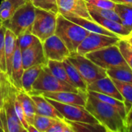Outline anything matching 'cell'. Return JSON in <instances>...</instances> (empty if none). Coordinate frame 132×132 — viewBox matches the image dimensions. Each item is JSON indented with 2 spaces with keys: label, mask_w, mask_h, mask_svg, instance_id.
I'll return each instance as SVG.
<instances>
[{
  "label": "cell",
  "mask_w": 132,
  "mask_h": 132,
  "mask_svg": "<svg viewBox=\"0 0 132 132\" xmlns=\"http://www.w3.org/2000/svg\"><path fill=\"white\" fill-rule=\"evenodd\" d=\"M87 94L85 108L105 128L107 132H128L126 121L114 108Z\"/></svg>",
  "instance_id": "1"
},
{
  "label": "cell",
  "mask_w": 132,
  "mask_h": 132,
  "mask_svg": "<svg viewBox=\"0 0 132 132\" xmlns=\"http://www.w3.org/2000/svg\"><path fill=\"white\" fill-rule=\"evenodd\" d=\"M0 87L2 99V109L6 116L8 132H26L15 110L14 101L19 90L9 80L7 74L0 71Z\"/></svg>",
  "instance_id": "2"
},
{
  "label": "cell",
  "mask_w": 132,
  "mask_h": 132,
  "mask_svg": "<svg viewBox=\"0 0 132 132\" xmlns=\"http://www.w3.org/2000/svg\"><path fill=\"white\" fill-rule=\"evenodd\" d=\"M90 33L80 25L58 14L55 34L64 43L70 52L77 53V48L84 39Z\"/></svg>",
  "instance_id": "3"
},
{
  "label": "cell",
  "mask_w": 132,
  "mask_h": 132,
  "mask_svg": "<svg viewBox=\"0 0 132 132\" xmlns=\"http://www.w3.org/2000/svg\"><path fill=\"white\" fill-rule=\"evenodd\" d=\"M35 16L36 7L31 1H27L16 10L10 19L2 23L16 36H19L26 32H32Z\"/></svg>",
  "instance_id": "4"
},
{
  "label": "cell",
  "mask_w": 132,
  "mask_h": 132,
  "mask_svg": "<svg viewBox=\"0 0 132 132\" xmlns=\"http://www.w3.org/2000/svg\"><path fill=\"white\" fill-rule=\"evenodd\" d=\"M72 91L80 92L72 85L57 79L50 72L47 66L41 70L37 79L32 86V91L29 94H39L42 92Z\"/></svg>",
  "instance_id": "5"
},
{
  "label": "cell",
  "mask_w": 132,
  "mask_h": 132,
  "mask_svg": "<svg viewBox=\"0 0 132 132\" xmlns=\"http://www.w3.org/2000/svg\"><path fill=\"white\" fill-rule=\"evenodd\" d=\"M67 59L79 71L87 84V86L108 76L105 69L99 67L85 56L78 54L77 53H72Z\"/></svg>",
  "instance_id": "6"
},
{
  "label": "cell",
  "mask_w": 132,
  "mask_h": 132,
  "mask_svg": "<svg viewBox=\"0 0 132 132\" xmlns=\"http://www.w3.org/2000/svg\"><path fill=\"white\" fill-rule=\"evenodd\" d=\"M84 56L105 70L119 66L128 65L120 52L118 44L88 53Z\"/></svg>",
  "instance_id": "7"
},
{
  "label": "cell",
  "mask_w": 132,
  "mask_h": 132,
  "mask_svg": "<svg viewBox=\"0 0 132 132\" xmlns=\"http://www.w3.org/2000/svg\"><path fill=\"white\" fill-rule=\"evenodd\" d=\"M57 15L36 8V16L32 28V33L37 36L42 43L55 34Z\"/></svg>",
  "instance_id": "8"
},
{
  "label": "cell",
  "mask_w": 132,
  "mask_h": 132,
  "mask_svg": "<svg viewBox=\"0 0 132 132\" xmlns=\"http://www.w3.org/2000/svg\"><path fill=\"white\" fill-rule=\"evenodd\" d=\"M48 100L59 111V112L66 120L90 124H100L98 121L84 106L63 104L54 100Z\"/></svg>",
  "instance_id": "9"
},
{
  "label": "cell",
  "mask_w": 132,
  "mask_h": 132,
  "mask_svg": "<svg viewBox=\"0 0 132 132\" xmlns=\"http://www.w3.org/2000/svg\"><path fill=\"white\" fill-rule=\"evenodd\" d=\"M120 39L121 38L118 36H110L103 34L90 32L79 45L77 53L84 56L88 53L118 44Z\"/></svg>",
  "instance_id": "10"
},
{
  "label": "cell",
  "mask_w": 132,
  "mask_h": 132,
  "mask_svg": "<svg viewBox=\"0 0 132 132\" xmlns=\"http://www.w3.org/2000/svg\"><path fill=\"white\" fill-rule=\"evenodd\" d=\"M43 51L48 60L63 62L70 56V52L64 43L56 35H53L43 43Z\"/></svg>",
  "instance_id": "11"
},
{
  "label": "cell",
  "mask_w": 132,
  "mask_h": 132,
  "mask_svg": "<svg viewBox=\"0 0 132 132\" xmlns=\"http://www.w3.org/2000/svg\"><path fill=\"white\" fill-rule=\"evenodd\" d=\"M59 14L64 17H80L93 19L86 0H56Z\"/></svg>",
  "instance_id": "12"
},
{
  "label": "cell",
  "mask_w": 132,
  "mask_h": 132,
  "mask_svg": "<svg viewBox=\"0 0 132 132\" xmlns=\"http://www.w3.org/2000/svg\"><path fill=\"white\" fill-rule=\"evenodd\" d=\"M43 97L48 99L54 100L56 101L67 104H75L85 107L87 93L84 92H72V91H56V92H42Z\"/></svg>",
  "instance_id": "13"
},
{
  "label": "cell",
  "mask_w": 132,
  "mask_h": 132,
  "mask_svg": "<svg viewBox=\"0 0 132 132\" xmlns=\"http://www.w3.org/2000/svg\"><path fill=\"white\" fill-rule=\"evenodd\" d=\"M22 53V60L24 70L36 65H46L48 60L46 59L42 43L35 44Z\"/></svg>",
  "instance_id": "14"
},
{
  "label": "cell",
  "mask_w": 132,
  "mask_h": 132,
  "mask_svg": "<svg viewBox=\"0 0 132 132\" xmlns=\"http://www.w3.org/2000/svg\"><path fill=\"white\" fill-rule=\"evenodd\" d=\"M87 91H94L105 95L113 97L119 101L124 102L122 95L118 91L117 87L114 84L112 79L107 76L104 78L99 79L87 86Z\"/></svg>",
  "instance_id": "15"
},
{
  "label": "cell",
  "mask_w": 132,
  "mask_h": 132,
  "mask_svg": "<svg viewBox=\"0 0 132 132\" xmlns=\"http://www.w3.org/2000/svg\"><path fill=\"white\" fill-rule=\"evenodd\" d=\"M34 102L36 113L53 118H63L59 111L42 94H29Z\"/></svg>",
  "instance_id": "16"
},
{
  "label": "cell",
  "mask_w": 132,
  "mask_h": 132,
  "mask_svg": "<svg viewBox=\"0 0 132 132\" xmlns=\"http://www.w3.org/2000/svg\"><path fill=\"white\" fill-rule=\"evenodd\" d=\"M23 71H24V68L22 60V53L16 42V46H15V53L12 60V75L9 80L19 90H23L22 87V77Z\"/></svg>",
  "instance_id": "17"
},
{
  "label": "cell",
  "mask_w": 132,
  "mask_h": 132,
  "mask_svg": "<svg viewBox=\"0 0 132 132\" xmlns=\"http://www.w3.org/2000/svg\"><path fill=\"white\" fill-rule=\"evenodd\" d=\"M17 36L9 29L6 28L5 36V59L6 65V74L10 80L12 75V60L16 46Z\"/></svg>",
  "instance_id": "18"
},
{
  "label": "cell",
  "mask_w": 132,
  "mask_h": 132,
  "mask_svg": "<svg viewBox=\"0 0 132 132\" xmlns=\"http://www.w3.org/2000/svg\"><path fill=\"white\" fill-rule=\"evenodd\" d=\"M90 15H91L92 19L96 22H97L98 24L104 27L106 29L115 33L120 38H124V37L129 36L130 32L121 22L112 20V19H105L95 14H90Z\"/></svg>",
  "instance_id": "19"
},
{
  "label": "cell",
  "mask_w": 132,
  "mask_h": 132,
  "mask_svg": "<svg viewBox=\"0 0 132 132\" xmlns=\"http://www.w3.org/2000/svg\"><path fill=\"white\" fill-rule=\"evenodd\" d=\"M66 18L80 25V26H82L83 28H84L90 32L103 34V35H107L110 36H118L115 33L106 29L104 27H103L102 26L96 22L94 19H87L80 18V17H66Z\"/></svg>",
  "instance_id": "20"
},
{
  "label": "cell",
  "mask_w": 132,
  "mask_h": 132,
  "mask_svg": "<svg viewBox=\"0 0 132 132\" xmlns=\"http://www.w3.org/2000/svg\"><path fill=\"white\" fill-rule=\"evenodd\" d=\"M68 77L72 83V85L80 92L87 93V84L82 77L77 68L68 60V59L63 61Z\"/></svg>",
  "instance_id": "21"
},
{
  "label": "cell",
  "mask_w": 132,
  "mask_h": 132,
  "mask_svg": "<svg viewBox=\"0 0 132 132\" xmlns=\"http://www.w3.org/2000/svg\"><path fill=\"white\" fill-rule=\"evenodd\" d=\"M18 99L21 102L22 109L25 113L26 119L29 125H33L34 118L36 114V108L33 101L32 100L30 95L23 91V90H18L16 94Z\"/></svg>",
  "instance_id": "22"
},
{
  "label": "cell",
  "mask_w": 132,
  "mask_h": 132,
  "mask_svg": "<svg viewBox=\"0 0 132 132\" xmlns=\"http://www.w3.org/2000/svg\"><path fill=\"white\" fill-rule=\"evenodd\" d=\"M44 66L46 65H36L24 70L22 77V87L23 91L28 94H30L32 91L33 84Z\"/></svg>",
  "instance_id": "23"
},
{
  "label": "cell",
  "mask_w": 132,
  "mask_h": 132,
  "mask_svg": "<svg viewBox=\"0 0 132 132\" xmlns=\"http://www.w3.org/2000/svg\"><path fill=\"white\" fill-rule=\"evenodd\" d=\"M28 0H2L0 3V22L11 19L16 10Z\"/></svg>",
  "instance_id": "24"
},
{
  "label": "cell",
  "mask_w": 132,
  "mask_h": 132,
  "mask_svg": "<svg viewBox=\"0 0 132 132\" xmlns=\"http://www.w3.org/2000/svg\"><path fill=\"white\" fill-rule=\"evenodd\" d=\"M107 74L112 79L132 84V70L129 66H119L106 70Z\"/></svg>",
  "instance_id": "25"
},
{
  "label": "cell",
  "mask_w": 132,
  "mask_h": 132,
  "mask_svg": "<svg viewBox=\"0 0 132 132\" xmlns=\"http://www.w3.org/2000/svg\"><path fill=\"white\" fill-rule=\"evenodd\" d=\"M90 94L93 95L94 97H97V99L101 100L103 102H105L107 104H108L109 105L112 106L113 108H114L121 115V117L126 121L127 119V112H126V109H125V106L123 101H119L113 97L108 96V95H105L101 93H97V92H94V91H87ZM127 122V121H126Z\"/></svg>",
  "instance_id": "26"
},
{
  "label": "cell",
  "mask_w": 132,
  "mask_h": 132,
  "mask_svg": "<svg viewBox=\"0 0 132 132\" xmlns=\"http://www.w3.org/2000/svg\"><path fill=\"white\" fill-rule=\"evenodd\" d=\"M112 80L124 98V104L128 114L132 107V84L119 81L115 79H112Z\"/></svg>",
  "instance_id": "27"
},
{
  "label": "cell",
  "mask_w": 132,
  "mask_h": 132,
  "mask_svg": "<svg viewBox=\"0 0 132 132\" xmlns=\"http://www.w3.org/2000/svg\"><path fill=\"white\" fill-rule=\"evenodd\" d=\"M46 66L49 68V70H50V72L53 73V75L55 76L57 79L72 85V83L68 77V74L67 73V70L65 69V67H64L63 62L48 60Z\"/></svg>",
  "instance_id": "28"
},
{
  "label": "cell",
  "mask_w": 132,
  "mask_h": 132,
  "mask_svg": "<svg viewBox=\"0 0 132 132\" xmlns=\"http://www.w3.org/2000/svg\"><path fill=\"white\" fill-rule=\"evenodd\" d=\"M121 20V24L131 32L132 31V7L123 4H117L114 8Z\"/></svg>",
  "instance_id": "29"
},
{
  "label": "cell",
  "mask_w": 132,
  "mask_h": 132,
  "mask_svg": "<svg viewBox=\"0 0 132 132\" xmlns=\"http://www.w3.org/2000/svg\"><path fill=\"white\" fill-rule=\"evenodd\" d=\"M70 125L73 132H107L105 128L101 124H90L67 120Z\"/></svg>",
  "instance_id": "30"
},
{
  "label": "cell",
  "mask_w": 132,
  "mask_h": 132,
  "mask_svg": "<svg viewBox=\"0 0 132 132\" xmlns=\"http://www.w3.org/2000/svg\"><path fill=\"white\" fill-rule=\"evenodd\" d=\"M57 118H53L47 116L36 114L34 118L33 125L36 128L39 132H47L51 126L56 122Z\"/></svg>",
  "instance_id": "31"
},
{
  "label": "cell",
  "mask_w": 132,
  "mask_h": 132,
  "mask_svg": "<svg viewBox=\"0 0 132 132\" xmlns=\"http://www.w3.org/2000/svg\"><path fill=\"white\" fill-rule=\"evenodd\" d=\"M39 43L42 42L32 32H26L17 36V44L19 45L21 51H23L26 49Z\"/></svg>",
  "instance_id": "32"
},
{
  "label": "cell",
  "mask_w": 132,
  "mask_h": 132,
  "mask_svg": "<svg viewBox=\"0 0 132 132\" xmlns=\"http://www.w3.org/2000/svg\"><path fill=\"white\" fill-rule=\"evenodd\" d=\"M87 7H88V10H89L90 14H95V15H97L101 16V17L112 19V20H114V21H117V22H121V18L119 17V15H118V13L115 12L114 9H99V8L94 7V6L88 5V4H87Z\"/></svg>",
  "instance_id": "33"
},
{
  "label": "cell",
  "mask_w": 132,
  "mask_h": 132,
  "mask_svg": "<svg viewBox=\"0 0 132 132\" xmlns=\"http://www.w3.org/2000/svg\"><path fill=\"white\" fill-rule=\"evenodd\" d=\"M118 48L127 64L132 70V47L129 43L124 38H121L118 43Z\"/></svg>",
  "instance_id": "34"
},
{
  "label": "cell",
  "mask_w": 132,
  "mask_h": 132,
  "mask_svg": "<svg viewBox=\"0 0 132 132\" xmlns=\"http://www.w3.org/2000/svg\"><path fill=\"white\" fill-rule=\"evenodd\" d=\"M31 2L36 8L59 14L56 0H31Z\"/></svg>",
  "instance_id": "35"
},
{
  "label": "cell",
  "mask_w": 132,
  "mask_h": 132,
  "mask_svg": "<svg viewBox=\"0 0 132 132\" xmlns=\"http://www.w3.org/2000/svg\"><path fill=\"white\" fill-rule=\"evenodd\" d=\"M6 27L0 22V71L6 73V65L5 59V36Z\"/></svg>",
  "instance_id": "36"
},
{
  "label": "cell",
  "mask_w": 132,
  "mask_h": 132,
  "mask_svg": "<svg viewBox=\"0 0 132 132\" xmlns=\"http://www.w3.org/2000/svg\"><path fill=\"white\" fill-rule=\"evenodd\" d=\"M47 132H73L70 125L64 118H57Z\"/></svg>",
  "instance_id": "37"
},
{
  "label": "cell",
  "mask_w": 132,
  "mask_h": 132,
  "mask_svg": "<svg viewBox=\"0 0 132 132\" xmlns=\"http://www.w3.org/2000/svg\"><path fill=\"white\" fill-rule=\"evenodd\" d=\"M88 5H93L99 9H114L117 3L113 0H86Z\"/></svg>",
  "instance_id": "38"
},
{
  "label": "cell",
  "mask_w": 132,
  "mask_h": 132,
  "mask_svg": "<svg viewBox=\"0 0 132 132\" xmlns=\"http://www.w3.org/2000/svg\"><path fill=\"white\" fill-rule=\"evenodd\" d=\"M14 105H15V113L19 119V121H21L22 125H23V127L26 128V130L27 129L28 126H29V124L26 119V116H25V113H24V111L22 109V104H21V102L19 101V100L18 99L17 96L15 97V101H14Z\"/></svg>",
  "instance_id": "39"
},
{
  "label": "cell",
  "mask_w": 132,
  "mask_h": 132,
  "mask_svg": "<svg viewBox=\"0 0 132 132\" xmlns=\"http://www.w3.org/2000/svg\"><path fill=\"white\" fill-rule=\"evenodd\" d=\"M117 4H123L132 7V0H113Z\"/></svg>",
  "instance_id": "40"
},
{
  "label": "cell",
  "mask_w": 132,
  "mask_h": 132,
  "mask_svg": "<svg viewBox=\"0 0 132 132\" xmlns=\"http://www.w3.org/2000/svg\"><path fill=\"white\" fill-rule=\"evenodd\" d=\"M126 121H127V125L128 127L131 125L132 124V107L131 108V110L129 111V112L127 114V119H126Z\"/></svg>",
  "instance_id": "41"
},
{
  "label": "cell",
  "mask_w": 132,
  "mask_h": 132,
  "mask_svg": "<svg viewBox=\"0 0 132 132\" xmlns=\"http://www.w3.org/2000/svg\"><path fill=\"white\" fill-rule=\"evenodd\" d=\"M26 132H39L38 130L36 129V128L33 125H29L27 129H26Z\"/></svg>",
  "instance_id": "42"
},
{
  "label": "cell",
  "mask_w": 132,
  "mask_h": 132,
  "mask_svg": "<svg viewBox=\"0 0 132 132\" xmlns=\"http://www.w3.org/2000/svg\"><path fill=\"white\" fill-rule=\"evenodd\" d=\"M124 39H125L129 43V44L132 47V36H126V37H124Z\"/></svg>",
  "instance_id": "43"
},
{
  "label": "cell",
  "mask_w": 132,
  "mask_h": 132,
  "mask_svg": "<svg viewBox=\"0 0 132 132\" xmlns=\"http://www.w3.org/2000/svg\"><path fill=\"white\" fill-rule=\"evenodd\" d=\"M2 108V93H1V87H0V110Z\"/></svg>",
  "instance_id": "44"
},
{
  "label": "cell",
  "mask_w": 132,
  "mask_h": 132,
  "mask_svg": "<svg viewBox=\"0 0 132 132\" xmlns=\"http://www.w3.org/2000/svg\"><path fill=\"white\" fill-rule=\"evenodd\" d=\"M128 132H132V124L128 127Z\"/></svg>",
  "instance_id": "45"
},
{
  "label": "cell",
  "mask_w": 132,
  "mask_h": 132,
  "mask_svg": "<svg viewBox=\"0 0 132 132\" xmlns=\"http://www.w3.org/2000/svg\"><path fill=\"white\" fill-rule=\"evenodd\" d=\"M129 36H132V31L130 32V34H129Z\"/></svg>",
  "instance_id": "46"
},
{
  "label": "cell",
  "mask_w": 132,
  "mask_h": 132,
  "mask_svg": "<svg viewBox=\"0 0 132 132\" xmlns=\"http://www.w3.org/2000/svg\"><path fill=\"white\" fill-rule=\"evenodd\" d=\"M28 1H31V0H28Z\"/></svg>",
  "instance_id": "47"
}]
</instances>
